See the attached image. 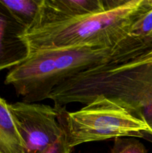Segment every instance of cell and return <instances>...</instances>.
I'll return each instance as SVG.
<instances>
[{
  "label": "cell",
  "instance_id": "obj_1",
  "mask_svg": "<svg viewBox=\"0 0 152 153\" xmlns=\"http://www.w3.org/2000/svg\"><path fill=\"white\" fill-rule=\"evenodd\" d=\"M152 49V41L131 35L112 46H77L43 49L30 53L10 70L6 85H11L22 102L48 99L52 90L76 75L104 64L128 60Z\"/></svg>",
  "mask_w": 152,
  "mask_h": 153
},
{
  "label": "cell",
  "instance_id": "obj_2",
  "mask_svg": "<svg viewBox=\"0 0 152 153\" xmlns=\"http://www.w3.org/2000/svg\"><path fill=\"white\" fill-rule=\"evenodd\" d=\"M152 0H124L111 9L31 28L25 37L30 53L77 46H112L132 35V29Z\"/></svg>",
  "mask_w": 152,
  "mask_h": 153
},
{
  "label": "cell",
  "instance_id": "obj_3",
  "mask_svg": "<svg viewBox=\"0 0 152 153\" xmlns=\"http://www.w3.org/2000/svg\"><path fill=\"white\" fill-rule=\"evenodd\" d=\"M54 108L72 149L92 141L148 137V128L144 123L134 117L126 106L104 96L94 97L76 111H68L65 107Z\"/></svg>",
  "mask_w": 152,
  "mask_h": 153
},
{
  "label": "cell",
  "instance_id": "obj_4",
  "mask_svg": "<svg viewBox=\"0 0 152 153\" xmlns=\"http://www.w3.org/2000/svg\"><path fill=\"white\" fill-rule=\"evenodd\" d=\"M148 52L118 66L107 82L105 94L145 124L147 140L152 142V58Z\"/></svg>",
  "mask_w": 152,
  "mask_h": 153
},
{
  "label": "cell",
  "instance_id": "obj_5",
  "mask_svg": "<svg viewBox=\"0 0 152 153\" xmlns=\"http://www.w3.org/2000/svg\"><path fill=\"white\" fill-rule=\"evenodd\" d=\"M9 110L23 142L25 153H71L55 108L17 102L9 105Z\"/></svg>",
  "mask_w": 152,
  "mask_h": 153
},
{
  "label": "cell",
  "instance_id": "obj_6",
  "mask_svg": "<svg viewBox=\"0 0 152 153\" xmlns=\"http://www.w3.org/2000/svg\"><path fill=\"white\" fill-rule=\"evenodd\" d=\"M124 0H43L40 13L30 29L47 24L101 13ZM28 29V30H30Z\"/></svg>",
  "mask_w": 152,
  "mask_h": 153
},
{
  "label": "cell",
  "instance_id": "obj_7",
  "mask_svg": "<svg viewBox=\"0 0 152 153\" xmlns=\"http://www.w3.org/2000/svg\"><path fill=\"white\" fill-rule=\"evenodd\" d=\"M26 31L0 0V70L13 68L29 56Z\"/></svg>",
  "mask_w": 152,
  "mask_h": 153
},
{
  "label": "cell",
  "instance_id": "obj_8",
  "mask_svg": "<svg viewBox=\"0 0 152 153\" xmlns=\"http://www.w3.org/2000/svg\"><path fill=\"white\" fill-rule=\"evenodd\" d=\"M0 153H25L9 104L0 97Z\"/></svg>",
  "mask_w": 152,
  "mask_h": 153
},
{
  "label": "cell",
  "instance_id": "obj_9",
  "mask_svg": "<svg viewBox=\"0 0 152 153\" xmlns=\"http://www.w3.org/2000/svg\"><path fill=\"white\" fill-rule=\"evenodd\" d=\"M1 1L27 31L34 25L43 3V0H1Z\"/></svg>",
  "mask_w": 152,
  "mask_h": 153
},
{
  "label": "cell",
  "instance_id": "obj_10",
  "mask_svg": "<svg viewBox=\"0 0 152 153\" xmlns=\"http://www.w3.org/2000/svg\"><path fill=\"white\" fill-rule=\"evenodd\" d=\"M131 34L152 41V3L134 24Z\"/></svg>",
  "mask_w": 152,
  "mask_h": 153
},
{
  "label": "cell",
  "instance_id": "obj_11",
  "mask_svg": "<svg viewBox=\"0 0 152 153\" xmlns=\"http://www.w3.org/2000/svg\"><path fill=\"white\" fill-rule=\"evenodd\" d=\"M110 153H147L144 145L134 137H118Z\"/></svg>",
  "mask_w": 152,
  "mask_h": 153
},
{
  "label": "cell",
  "instance_id": "obj_12",
  "mask_svg": "<svg viewBox=\"0 0 152 153\" xmlns=\"http://www.w3.org/2000/svg\"><path fill=\"white\" fill-rule=\"evenodd\" d=\"M148 56L150 57V58H152V49H151V50L149 51L148 52Z\"/></svg>",
  "mask_w": 152,
  "mask_h": 153
}]
</instances>
